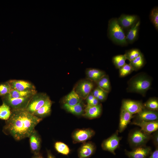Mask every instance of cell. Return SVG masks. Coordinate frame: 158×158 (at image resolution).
<instances>
[{"instance_id":"cell-1","label":"cell","mask_w":158,"mask_h":158,"mask_svg":"<svg viewBox=\"0 0 158 158\" xmlns=\"http://www.w3.org/2000/svg\"><path fill=\"white\" fill-rule=\"evenodd\" d=\"M42 119L25 109L11 111V115L6 121L2 131L16 140L20 141L28 138Z\"/></svg>"},{"instance_id":"cell-2","label":"cell","mask_w":158,"mask_h":158,"mask_svg":"<svg viewBox=\"0 0 158 158\" xmlns=\"http://www.w3.org/2000/svg\"><path fill=\"white\" fill-rule=\"evenodd\" d=\"M152 81V78L147 74L140 73L133 76L128 81L127 91L145 96L146 92L150 88Z\"/></svg>"},{"instance_id":"cell-3","label":"cell","mask_w":158,"mask_h":158,"mask_svg":"<svg viewBox=\"0 0 158 158\" xmlns=\"http://www.w3.org/2000/svg\"><path fill=\"white\" fill-rule=\"evenodd\" d=\"M108 34L109 38L117 44L124 45L128 43L123 29L116 18H112L109 21Z\"/></svg>"},{"instance_id":"cell-4","label":"cell","mask_w":158,"mask_h":158,"mask_svg":"<svg viewBox=\"0 0 158 158\" xmlns=\"http://www.w3.org/2000/svg\"><path fill=\"white\" fill-rule=\"evenodd\" d=\"M151 138L150 134L146 133L141 129H136L130 133L128 140L130 145L134 149L145 145Z\"/></svg>"},{"instance_id":"cell-5","label":"cell","mask_w":158,"mask_h":158,"mask_svg":"<svg viewBox=\"0 0 158 158\" xmlns=\"http://www.w3.org/2000/svg\"><path fill=\"white\" fill-rule=\"evenodd\" d=\"M32 97L11 98L5 95L1 98L3 102L9 107L11 111L25 109Z\"/></svg>"},{"instance_id":"cell-6","label":"cell","mask_w":158,"mask_h":158,"mask_svg":"<svg viewBox=\"0 0 158 158\" xmlns=\"http://www.w3.org/2000/svg\"><path fill=\"white\" fill-rule=\"evenodd\" d=\"M48 97L45 93L37 92L32 97L25 110L33 114L44 105Z\"/></svg>"},{"instance_id":"cell-7","label":"cell","mask_w":158,"mask_h":158,"mask_svg":"<svg viewBox=\"0 0 158 158\" xmlns=\"http://www.w3.org/2000/svg\"><path fill=\"white\" fill-rule=\"evenodd\" d=\"M117 130L110 137L105 140L102 142V147L103 149L115 154V151L119 146L121 137L118 136Z\"/></svg>"},{"instance_id":"cell-8","label":"cell","mask_w":158,"mask_h":158,"mask_svg":"<svg viewBox=\"0 0 158 158\" xmlns=\"http://www.w3.org/2000/svg\"><path fill=\"white\" fill-rule=\"evenodd\" d=\"M145 108L144 104L140 101L126 99L122 101L121 108L133 115L139 113Z\"/></svg>"},{"instance_id":"cell-9","label":"cell","mask_w":158,"mask_h":158,"mask_svg":"<svg viewBox=\"0 0 158 158\" xmlns=\"http://www.w3.org/2000/svg\"><path fill=\"white\" fill-rule=\"evenodd\" d=\"M94 86L93 82L90 80H83L78 84L74 90L81 98L85 99L91 93Z\"/></svg>"},{"instance_id":"cell-10","label":"cell","mask_w":158,"mask_h":158,"mask_svg":"<svg viewBox=\"0 0 158 158\" xmlns=\"http://www.w3.org/2000/svg\"><path fill=\"white\" fill-rule=\"evenodd\" d=\"M151 152L150 147L145 145L134 148L131 151L125 150L126 154L129 158H146Z\"/></svg>"},{"instance_id":"cell-11","label":"cell","mask_w":158,"mask_h":158,"mask_svg":"<svg viewBox=\"0 0 158 158\" xmlns=\"http://www.w3.org/2000/svg\"><path fill=\"white\" fill-rule=\"evenodd\" d=\"M12 90L26 91L35 90V86L31 82L22 80H11L8 81Z\"/></svg>"},{"instance_id":"cell-12","label":"cell","mask_w":158,"mask_h":158,"mask_svg":"<svg viewBox=\"0 0 158 158\" xmlns=\"http://www.w3.org/2000/svg\"><path fill=\"white\" fill-rule=\"evenodd\" d=\"M28 138H29L31 152L34 154L40 153L41 139L37 131L35 129L34 130Z\"/></svg>"},{"instance_id":"cell-13","label":"cell","mask_w":158,"mask_h":158,"mask_svg":"<svg viewBox=\"0 0 158 158\" xmlns=\"http://www.w3.org/2000/svg\"><path fill=\"white\" fill-rule=\"evenodd\" d=\"M131 123L140 127L141 130L149 134L157 130L158 128V121L148 122L136 120Z\"/></svg>"},{"instance_id":"cell-14","label":"cell","mask_w":158,"mask_h":158,"mask_svg":"<svg viewBox=\"0 0 158 158\" xmlns=\"http://www.w3.org/2000/svg\"><path fill=\"white\" fill-rule=\"evenodd\" d=\"M136 114V120L148 122L158 121V113L157 111L145 108Z\"/></svg>"},{"instance_id":"cell-15","label":"cell","mask_w":158,"mask_h":158,"mask_svg":"<svg viewBox=\"0 0 158 158\" xmlns=\"http://www.w3.org/2000/svg\"><path fill=\"white\" fill-rule=\"evenodd\" d=\"M137 15H121L117 19L118 22L123 29H130L138 20Z\"/></svg>"},{"instance_id":"cell-16","label":"cell","mask_w":158,"mask_h":158,"mask_svg":"<svg viewBox=\"0 0 158 158\" xmlns=\"http://www.w3.org/2000/svg\"><path fill=\"white\" fill-rule=\"evenodd\" d=\"M95 133L93 130L90 129L79 130L74 133L73 138L75 142H83L91 138Z\"/></svg>"},{"instance_id":"cell-17","label":"cell","mask_w":158,"mask_h":158,"mask_svg":"<svg viewBox=\"0 0 158 158\" xmlns=\"http://www.w3.org/2000/svg\"><path fill=\"white\" fill-rule=\"evenodd\" d=\"M133 117V114L121 108L118 130L119 132L121 133L124 130Z\"/></svg>"},{"instance_id":"cell-18","label":"cell","mask_w":158,"mask_h":158,"mask_svg":"<svg viewBox=\"0 0 158 158\" xmlns=\"http://www.w3.org/2000/svg\"><path fill=\"white\" fill-rule=\"evenodd\" d=\"M102 107L100 104L95 106L87 104L85 109L83 115L90 118H94L99 117L101 114Z\"/></svg>"},{"instance_id":"cell-19","label":"cell","mask_w":158,"mask_h":158,"mask_svg":"<svg viewBox=\"0 0 158 158\" xmlns=\"http://www.w3.org/2000/svg\"><path fill=\"white\" fill-rule=\"evenodd\" d=\"M52 102L49 97L44 105L38 110L35 112L33 115L35 116L43 119L49 115L51 113Z\"/></svg>"},{"instance_id":"cell-20","label":"cell","mask_w":158,"mask_h":158,"mask_svg":"<svg viewBox=\"0 0 158 158\" xmlns=\"http://www.w3.org/2000/svg\"><path fill=\"white\" fill-rule=\"evenodd\" d=\"M95 150V147L91 143H87L83 145L78 152L79 158H88L92 155Z\"/></svg>"},{"instance_id":"cell-21","label":"cell","mask_w":158,"mask_h":158,"mask_svg":"<svg viewBox=\"0 0 158 158\" xmlns=\"http://www.w3.org/2000/svg\"><path fill=\"white\" fill-rule=\"evenodd\" d=\"M37 92L36 89L26 91L12 90L9 93L6 95L11 98H24L32 96Z\"/></svg>"},{"instance_id":"cell-22","label":"cell","mask_w":158,"mask_h":158,"mask_svg":"<svg viewBox=\"0 0 158 158\" xmlns=\"http://www.w3.org/2000/svg\"><path fill=\"white\" fill-rule=\"evenodd\" d=\"M86 75L89 80L97 83L106 75L104 71L99 69L90 68L87 70Z\"/></svg>"},{"instance_id":"cell-23","label":"cell","mask_w":158,"mask_h":158,"mask_svg":"<svg viewBox=\"0 0 158 158\" xmlns=\"http://www.w3.org/2000/svg\"><path fill=\"white\" fill-rule=\"evenodd\" d=\"M140 24V21L138 20L128 30L126 36L128 43H133L137 39Z\"/></svg>"},{"instance_id":"cell-24","label":"cell","mask_w":158,"mask_h":158,"mask_svg":"<svg viewBox=\"0 0 158 158\" xmlns=\"http://www.w3.org/2000/svg\"><path fill=\"white\" fill-rule=\"evenodd\" d=\"M80 98L75 90H73L65 97V103L70 106L74 105L81 102Z\"/></svg>"},{"instance_id":"cell-25","label":"cell","mask_w":158,"mask_h":158,"mask_svg":"<svg viewBox=\"0 0 158 158\" xmlns=\"http://www.w3.org/2000/svg\"><path fill=\"white\" fill-rule=\"evenodd\" d=\"M98 87L106 92L108 93L111 90V87L108 76L106 75L96 83Z\"/></svg>"},{"instance_id":"cell-26","label":"cell","mask_w":158,"mask_h":158,"mask_svg":"<svg viewBox=\"0 0 158 158\" xmlns=\"http://www.w3.org/2000/svg\"><path fill=\"white\" fill-rule=\"evenodd\" d=\"M145 63V59L143 55L141 53L138 57L130 61L129 64L134 71H137L143 67Z\"/></svg>"},{"instance_id":"cell-27","label":"cell","mask_w":158,"mask_h":158,"mask_svg":"<svg viewBox=\"0 0 158 158\" xmlns=\"http://www.w3.org/2000/svg\"><path fill=\"white\" fill-rule=\"evenodd\" d=\"M63 107L68 111L74 114L79 115L83 112V107L81 102L73 106H70L65 103Z\"/></svg>"},{"instance_id":"cell-28","label":"cell","mask_w":158,"mask_h":158,"mask_svg":"<svg viewBox=\"0 0 158 158\" xmlns=\"http://www.w3.org/2000/svg\"><path fill=\"white\" fill-rule=\"evenodd\" d=\"M11 113L9 107L3 102L2 104L0 106V119L7 120L10 118Z\"/></svg>"},{"instance_id":"cell-29","label":"cell","mask_w":158,"mask_h":158,"mask_svg":"<svg viewBox=\"0 0 158 158\" xmlns=\"http://www.w3.org/2000/svg\"><path fill=\"white\" fill-rule=\"evenodd\" d=\"M126 58L125 54L117 55L114 56L112 59L113 63L117 68L119 69L126 63Z\"/></svg>"},{"instance_id":"cell-30","label":"cell","mask_w":158,"mask_h":158,"mask_svg":"<svg viewBox=\"0 0 158 158\" xmlns=\"http://www.w3.org/2000/svg\"><path fill=\"white\" fill-rule=\"evenodd\" d=\"M54 147L58 152L63 155H67L70 152V149L68 146L61 142H56L54 144Z\"/></svg>"},{"instance_id":"cell-31","label":"cell","mask_w":158,"mask_h":158,"mask_svg":"<svg viewBox=\"0 0 158 158\" xmlns=\"http://www.w3.org/2000/svg\"><path fill=\"white\" fill-rule=\"evenodd\" d=\"M143 104L145 108L147 109L155 111L158 110V100L156 98H150Z\"/></svg>"},{"instance_id":"cell-32","label":"cell","mask_w":158,"mask_h":158,"mask_svg":"<svg viewBox=\"0 0 158 158\" xmlns=\"http://www.w3.org/2000/svg\"><path fill=\"white\" fill-rule=\"evenodd\" d=\"M150 19L156 30H158V8L156 6L151 10Z\"/></svg>"},{"instance_id":"cell-33","label":"cell","mask_w":158,"mask_h":158,"mask_svg":"<svg viewBox=\"0 0 158 158\" xmlns=\"http://www.w3.org/2000/svg\"><path fill=\"white\" fill-rule=\"evenodd\" d=\"M141 53L139 49H133L126 51L124 54L126 59L130 61L138 57Z\"/></svg>"},{"instance_id":"cell-34","label":"cell","mask_w":158,"mask_h":158,"mask_svg":"<svg viewBox=\"0 0 158 158\" xmlns=\"http://www.w3.org/2000/svg\"><path fill=\"white\" fill-rule=\"evenodd\" d=\"M119 69V75L121 77H125L134 71L131 66L126 63Z\"/></svg>"},{"instance_id":"cell-35","label":"cell","mask_w":158,"mask_h":158,"mask_svg":"<svg viewBox=\"0 0 158 158\" xmlns=\"http://www.w3.org/2000/svg\"><path fill=\"white\" fill-rule=\"evenodd\" d=\"M11 90L8 81L0 83V96L2 97L7 95Z\"/></svg>"},{"instance_id":"cell-36","label":"cell","mask_w":158,"mask_h":158,"mask_svg":"<svg viewBox=\"0 0 158 158\" xmlns=\"http://www.w3.org/2000/svg\"><path fill=\"white\" fill-rule=\"evenodd\" d=\"M105 92L99 87H97L94 90L92 93L95 97L97 98L99 95Z\"/></svg>"},{"instance_id":"cell-37","label":"cell","mask_w":158,"mask_h":158,"mask_svg":"<svg viewBox=\"0 0 158 158\" xmlns=\"http://www.w3.org/2000/svg\"><path fill=\"white\" fill-rule=\"evenodd\" d=\"M154 133L152 136H151L153 141L156 147H158V132L157 130Z\"/></svg>"},{"instance_id":"cell-38","label":"cell","mask_w":158,"mask_h":158,"mask_svg":"<svg viewBox=\"0 0 158 158\" xmlns=\"http://www.w3.org/2000/svg\"><path fill=\"white\" fill-rule=\"evenodd\" d=\"M108 93L105 92L99 95L97 98L99 101H103L105 100L107 97Z\"/></svg>"},{"instance_id":"cell-39","label":"cell","mask_w":158,"mask_h":158,"mask_svg":"<svg viewBox=\"0 0 158 158\" xmlns=\"http://www.w3.org/2000/svg\"><path fill=\"white\" fill-rule=\"evenodd\" d=\"M148 158H158V147H156L155 150L152 152Z\"/></svg>"},{"instance_id":"cell-40","label":"cell","mask_w":158,"mask_h":158,"mask_svg":"<svg viewBox=\"0 0 158 158\" xmlns=\"http://www.w3.org/2000/svg\"><path fill=\"white\" fill-rule=\"evenodd\" d=\"M95 98L92 93H90L86 98L87 104H89Z\"/></svg>"},{"instance_id":"cell-41","label":"cell","mask_w":158,"mask_h":158,"mask_svg":"<svg viewBox=\"0 0 158 158\" xmlns=\"http://www.w3.org/2000/svg\"><path fill=\"white\" fill-rule=\"evenodd\" d=\"M99 101L97 98L95 97L88 104L92 106H95L99 104Z\"/></svg>"},{"instance_id":"cell-42","label":"cell","mask_w":158,"mask_h":158,"mask_svg":"<svg viewBox=\"0 0 158 158\" xmlns=\"http://www.w3.org/2000/svg\"><path fill=\"white\" fill-rule=\"evenodd\" d=\"M47 158H55V157L50 151H47Z\"/></svg>"},{"instance_id":"cell-43","label":"cell","mask_w":158,"mask_h":158,"mask_svg":"<svg viewBox=\"0 0 158 158\" xmlns=\"http://www.w3.org/2000/svg\"><path fill=\"white\" fill-rule=\"evenodd\" d=\"M31 158H43L40 153L34 154Z\"/></svg>"}]
</instances>
